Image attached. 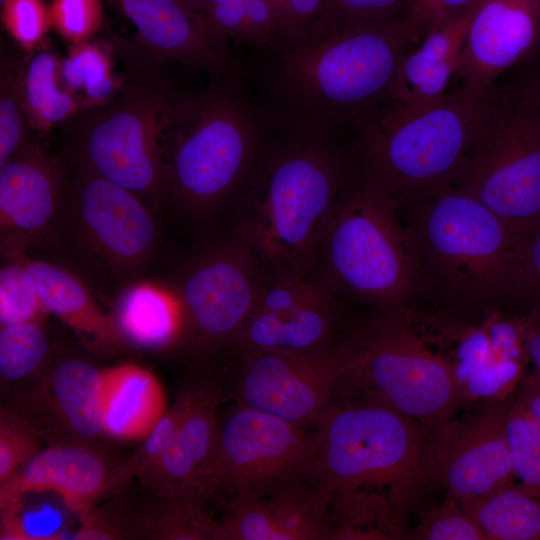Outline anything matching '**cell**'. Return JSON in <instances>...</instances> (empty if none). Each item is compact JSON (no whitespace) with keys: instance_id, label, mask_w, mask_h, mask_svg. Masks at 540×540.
Masks as SVG:
<instances>
[{"instance_id":"9c48e42d","label":"cell","mask_w":540,"mask_h":540,"mask_svg":"<svg viewBox=\"0 0 540 540\" xmlns=\"http://www.w3.org/2000/svg\"><path fill=\"white\" fill-rule=\"evenodd\" d=\"M523 237L540 229V109L527 89L496 92L452 186Z\"/></svg>"},{"instance_id":"6da1fadb","label":"cell","mask_w":540,"mask_h":540,"mask_svg":"<svg viewBox=\"0 0 540 540\" xmlns=\"http://www.w3.org/2000/svg\"><path fill=\"white\" fill-rule=\"evenodd\" d=\"M421 37L408 19L367 24L246 62L276 134L352 126L389 99L398 67Z\"/></svg>"},{"instance_id":"d6986e66","label":"cell","mask_w":540,"mask_h":540,"mask_svg":"<svg viewBox=\"0 0 540 540\" xmlns=\"http://www.w3.org/2000/svg\"><path fill=\"white\" fill-rule=\"evenodd\" d=\"M330 490L313 473L224 503L222 540H327Z\"/></svg>"},{"instance_id":"44dd1931","label":"cell","mask_w":540,"mask_h":540,"mask_svg":"<svg viewBox=\"0 0 540 540\" xmlns=\"http://www.w3.org/2000/svg\"><path fill=\"white\" fill-rule=\"evenodd\" d=\"M66 186L62 163L28 140L0 165L2 245L19 252L22 245L47 229Z\"/></svg>"},{"instance_id":"484cf974","label":"cell","mask_w":540,"mask_h":540,"mask_svg":"<svg viewBox=\"0 0 540 540\" xmlns=\"http://www.w3.org/2000/svg\"><path fill=\"white\" fill-rule=\"evenodd\" d=\"M166 411L164 389L152 371L136 364L104 369L102 421L106 436L142 439Z\"/></svg>"},{"instance_id":"2e32d148","label":"cell","mask_w":540,"mask_h":540,"mask_svg":"<svg viewBox=\"0 0 540 540\" xmlns=\"http://www.w3.org/2000/svg\"><path fill=\"white\" fill-rule=\"evenodd\" d=\"M76 167L72 209L81 236L117 270L140 265L152 251L157 233L142 198L82 166Z\"/></svg>"},{"instance_id":"ab89813d","label":"cell","mask_w":540,"mask_h":540,"mask_svg":"<svg viewBox=\"0 0 540 540\" xmlns=\"http://www.w3.org/2000/svg\"><path fill=\"white\" fill-rule=\"evenodd\" d=\"M51 27L71 46L87 42L103 27L101 0H52Z\"/></svg>"},{"instance_id":"cb8c5ba5","label":"cell","mask_w":540,"mask_h":540,"mask_svg":"<svg viewBox=\"0 0 540 540\" xmlns=\"http://www.w3.org/2000/svg\"><path fill=\"white\" fill-rule=\"evenodd\" d=\"M103 373L86 360L69 357L57 361L44 377L39 401L71 442L93 445L105 435Z\"/></svg>"},{"instance_id":"7c38bea8","label":"cell","mask_w":540,"mask_h":540,"mask_svg":"<svg viewBox=\"0 0 540 540\" xmlns=\"http://www.w3.org/2000/svg\"><path fill=\"white\" fill-rule=\"evenodd\" d=\"M260 266L240 238L200 256L175 289L183 310V338L201 348L234 345L265 280Z\"/></svg>"},{"instance_id":"f35d334b","label":"cell","mask_w":540,"mask_h":540,"mask_svg":"<svg viewBox=\"0 0 540 540\" xmlns=\"http://www.w3.org/2000/svg\"><path fill=\"white\" fill-rule=\"evenodd\" d=\"M39 449L36 428L16 413H0V485L6 483Z\"/></svg>"},{"instance_id":"ac0fdd59","label":"cell","mask_w":540,"mask_h":540,"mask_svg":"<svg viewBox=\"0 0 540 540\" xmlns=\"http://www.w3.org/2000/svg\"><path fill=\"white\" fill-rule=\"evenodd\" d=\"M540 44V0H481L469 25L455 76L462 88H494L505 71Z\"/></svg>"},{"instance_id":"7bdbcfd3","label":"cell","mask_w":540,"mask_h":540,"mask_svg":"<svg viewBox=\"0 0 540 540\" xmlns=\"http://www.w3.org/2000/svg\"><path fill=\"white\" fill-rule=\"evenodd\" d=\"M523 367L524 361L492 359L466 384L460 393V399L503 400L522 380Z\"/></svg>"},{"instance_id":"bcb514c9","label":"cell","mask_w":540,"mask_h":540,"mask_svg":"<svg viewBox=\"0 0 540 540\" xmlns=\"http://www.w3.org/2000/svg\"><path fill=\"white\" fill-rule=\"evenodd\" d=\"M533 322L527 320H495L486 328L492 348L493 359L525 361V338Z\"/></svg>"},{"instance_id":"1f68e13d","label":"cell","mask_w":540,"mask_h":540,"mask_svg":"<svg viewBox=\"0 0 540 540\" xmlns=\"http://www.w3.org/2000/svg\"><path fill=\"white\" fill-rule=\"evenodd\" d=\"M205 14L227 41L246 44L256 51L273 46V26L265 0H211Z\"/></svg>"},{"instance_id":"5b68a950","label":"cell","mask_w":540,"mask_h":540,"mask_svg":"<svg viewBox=\"0 0 540 540\" xmlns=\"http://www.w3.org/2000/svg\"><path fill=\"white\" fill-rule=\"evenodd\" d=\"M497 90L459 88L422 105L388 99L352 126L361 174L404 206L452 186Z\"/></svg>"},{"instance_id":"8d00e7d4","label":"cell","mask_w":540,"mask_h":540,"mask_svg":"<svg viewBox=\"0 0 540 540\" xmlns=\"http://www.w3.org/2000/svg\"><path fill=\"white\" fill-rule=\"evenodd\" d=\"M416 0H323L314 38L344 29L408 19Z\"/></svg>"},{"instance_id":"ba28073f","label":"cell","mask_w":540,"mask_h":540,"mask_svg":"<svg viewBox=\"0 0 540 540\" xmlns=\"http://www.w3.org/2000/svg\"><path fill=\"white\" fill-rule=\"evenodd\" d=\"M396 199L361 173L344 191L324 233L321 278L335 293L381 312L402 311L421 283L412 238Z\"/></svg>"},{"instance_id":"8fae6325","label":"cell","mask_w":540,"mask_h":540,"mask_svg":"<svg viewBox=\"0 0 540 540\" xmlns=\"http://www.w3.org/2000/svg\"><path fill=\"white\" fill-rule=\"evenodd\" d=\"M315 432L240 404L219 425L199 495L222 504L267 492L314 471Z\"/></svg>"},{"instance_id":"7dc6e473","label":"cell","mask_w":540,"mask_h":540,"mask_svg":"<svg viewBox=\"0 0 540 540\" xmlns=\"http://www.w3.org/2000/svg\"><path fill=\"white\" fill-rule=\"evenodd\" d=\"M478 0H416L408 16L421 39Z\"/></svg>"},{"instance_id":"d4e9b609","label":"cell","mask_w":540,"mask_h":540,"mask_svg":"<svg viewBox=\"0 0 540 540\" xmlns=\"http://www.w3.org/2000/svg\"><path fill=\"white\" fill-rule=\"evenodd\" d=\"M18 258L30 274L47 313L66 324L84 345L95 351L112 352L126 344L113 315L99 308L76 276L45 261Z\"/></svg>"},{"instance_id":"ffe728a7","label":"cell","mask_w":540,"mask_h":540,"mask_svg":"<svg viewBox=\"0 0 540 540\" xmlns=\"http://www.w3.org/2000/svg\"><path fill=\"white\" fill-rule=\"evenodd\" d=\"M117 462L93 445L62 442L41 449L0 485V516L18 514L27 493L54 492L77 514L101 496L118 491Z\"/></svg>"},{"instance_id":"ee69618b","label":"cell","mask_w":540,"mask_h":540,"mask_svg":"<svg viewBox=\"0 0 540 540\" xmlns=\"http://www.w3.org/2000/svg\"><path fill=\"white\" fill-rule=\"evenodd\" d=\"M323 0H283L281 17L274 29L273 46L304 43L314 38Z\"/></svg>"},{"instance_id":"4316f807","label":"cell","mask_w":540,"mask_h":540,"mask_svg":"<svg viewBox=\"0 0 540 540\" xmlns=\"http://www.w3.org/2000/svg\"><path fill=\"white\" fill-rule=\"evenodd\" d=\"M113 318L126 344L161 350L183 338L182 305L175 290L138 282L119 295Z\"/></svg>"},{"instance_id":"4dcf8cb0","label":"cell","mask_w":540,"mask_h":540,"mask_svg":"<svg viewBox=\"0 0 540 540\" xmlns=\"http://www.w3.org/2000/svg\"><path fill=\"white\" fill-rule=\"evenodd\" d=\"M112 52L109 42L91 39L71 46L60 61L62 81L78 99L82 111L103 106L116 97L121 76L113 72Z\"/></svg>"},{"instance_id":"c3c4849f","label":"cell","mask_w":540,"mask_h":540,"mask_svg":"<svg viewBox=\"0 0 540 540\" xmlns=\"http://www.w3.org/2000/svg\"><path fill=\"white\" fill-rule=\"evenodd\" d=\"M522 267L526 299L534 304L530 318L536 324L540 321V229L524 241Z\"/></svg>"},{"instance_id":"e0dca14e","label":"cell","mask_w":540,"mask_h":540,"mask_svg":"<svg viewBox=\"0 0 540 540\" xmlns=\"http://www.w3.org/2000/svg\"><path fill=\"white\" fill-rule=\"evenodd\" d=\"M110 1L135 25L139 42L159 60L178 62L210 76L248 77L246 62L235 57L206 14L192 11L177 0Z\"/></svg>"},{"instance_id":"f907efd6","label":"cell","mask_w":540,"mask_h":540,"mask_svg":"<svg viewBox=\"0 0 540 540\" xmlns=\"http://www.w3.org/2000/svg\"><path fill=\"white\" fill-rule=\"evenodd\" d=\"M530 327L525 338V351L527 358L532 360L536 371H540V325Z\"/></svg>"},{"instance_id":"74e56055","label":"cell","mask_w":540,"mask_h":540,"mask_svg":"<svg viewBox=\"0 0 540 540\" xmlns=\"http://www.w3.org/2000/svg\"><path fill=\"white\" fill-rule=\"evenodd\" d=\"M46 314L34 282L20 259L3 267L0 271L1 326L41 322Z\"/></svg>"},{"instance_id":"5bb4252c","label":"cell","mask_w":540,"mask_h":540,"mask_svg":"<svg viewBox=\"0 0 540 540\" xmlns=\"http://www.w3.org/2000/svg\"><path fill=\"white\" fill-rule=\"evenodd\" d=\"M335 292L308 273L264 280L253 313L234 343L242 356L307 351L330 345L337 319Z\"/></svg>"},{"instance_id":"4fadbf2b","label":"cell","mask_w":540,"mask_h":540,"mask_svg":"<svg viewBox=\"0 0 540 540\" xmlns=\"http://www.w3.org/2000/svg\"><path fill=\"white\" fill-rule=\"evenodd\" d=\"M241 358L237 403L301 426L320 419L343 381L341 345Z\"/></svg>"},{"instance_id":"f6af8a7d","label":"cell","mask_w":540,"mask_h":540,"mask_svg":"<svg viewBox=\"0 0 540 540\" xmlns=\"http://www.w3.org/2000/svg\"><path fill=\"white\" fill-rule=\"evenodd\" d=\"M492 359L486 328L471 329L463 335L455 361L450 363L459 396L466 384Z\"/></svg>"},{"instance_id":"681fc988","label":"cell","mask_w":540,"mask_h":540,"mask_svg":"<svg viewBox=\"0 0 540 540\" xmlns=\"http://www.w3.org/2000/svg\"><path fill=\"white\" fill-rule=\"evenodd\" d=\"M540 424V371L523 381L519 398Z\"/></svg>"},{"instance_id":"d590c367","label":"cell","mask_w":540,"mask_h":540,"mask_svg":"<svg viewBox=\"0 0 540 540\" xmlns=\"http://www.w3.org/2000/svg\"><path fill=\"white\" fill-rule=\"evenodd\" d=\"M48 354V340L41 322L1 326L0 375L5 382L20 381L35 373Z\"/></svg>"},{"instance_id":"8992f818","label":"cell","mask_w":540,"mask_h":540,"mask_svg":"<svg viewBox=\"0 0 540 540\" xmlns=\"http://www.w3.org/2000/svg\"><path fill=\"white\" fill-rule=\"evenodd\" d=\"M423 278L458 305L526 299L525 237L473 197L453 188L404 205Z\"/></svg>"},{"instance_id":"9a60e30c","label":"cell","mask_w":540,"mask_h":540,"mask_svg":"<svg viewBox=\"0 0 540 540\" xmlns=\"http://www.w3.org/2000/svg\"><path fill=\"white\" fill-rule=\"evenodd\" d=\"M505 411L478 414L435 425L425 440V470L460 503L514 484L505 437Z\"/></svg>"},{"instance_id":"f5cc1de1","label":"cell","mask_w":540,"mask_h":540,"mask_svg":"<svg viewBox=\"0 0 540 540\" xmlns=\"http://www.w3.org/2000/svg\"><path fill=\"white\" fill-rule=\"evenodd\" d=\"M188 9L205 14L208 0H177Z\"/></svg>"},{"instance_id":"f1b7e54d","label":"cell","mask_w":540,"mask_h":540,"mask_svg":"<svg viewBox=\"0 0 540 540\" xmlns=\"http://www.w3.org/2000/svg\"><path fill=\"white\" fill-rule=\"evenodd\" d=\"M460 504L488 540L540 539V499L520 486L513 484Z\"/></svg>"},{"instance_id":"7402d4cb","label":"cell","mask_w":540,"mask_h":540,"mask_svg":"<svg viewBox=\"0 0 540 540\" xmlns=\"http://www.w3.org/2000/svg\"><path fill=\"white\" fill-rule=\"evenodd\" d=\"M188 386L189 403L176 435L144 482L156 496H200V483L213 454L220 425L217 408L222 392L211 381Z\"/></svg>"},{"instance_id":"3957f363","label":"cell","mask_w":540,"mask_h":540,"mask_svg":"<svg viewBox=\"0 0 540 540\" xmlns=\"http://www.w3.org/2000/svg\"><path fill=\"white\" fill-rule=\"evenodd\" d=\"M247 78L210 76L196 92H180L169 133L165 194L206 215L241 196L277 134Z\"/></svg>"},{"instance_id":"d6a6232c","label":"cell","mask_w":540,"mask_h":540,"mask_svg":"<svg viewBox=\"0 0 540 540\" xmlns=\"http://www.w3.org/2000/svg\"><path fill=\"white\" fill-rule=\"evenodd\" d=\"M504 427L515 478L523 490L540 499V424L518 399L505 411Z\"/></svg>"},{"instance_id":"277c9868","label":"cell","mask_w":540,"mask_h":540,"mask_svg":"<svg viewBox=\"0 0 540 540\" xmlns=\"http://www.w3.org/2000/svg\"><path fill=\"white\" fill-rule=\"evenodd\" d=\"M123 64L121 86L109 103L80 112L69 125L76 165L158 203L165 195L167 151L181 91L165 63L140 43L114 37Z\"/></svg>"},{"instance_id":"603a6c76","label":"cell","mask_w":540,"mask_h":540,"mask_svg":"<svg viewBox=\"0 0 540 540\" xmlns=\"http://www.w3.org/2000/svg\"><path fill=\"white\" fill-rule=\"evenodd\" d=\"M480 1L427 33L415 50L407 52L394 77L389 99L408 105H422L447 93Z\"/></svg>"},{"instance_id":"30bf717a","label":"cell","mask_w":540,"mask_h":540,"mask_svg":"<svg viewBox=\"0 0 540 540\" xmlns=\"http://www.w3.org/2000/svg\"><path fill=\"white\" fill-rule=\"evenodd\" d=\"M341 348L342 385L413 421L437 425L460 400L450 363L424 345L403 310L382 312Z\"/></svg>"},{"instance_id":"83f0119b","label":"cell","mask_w":540,"mask_h":540,"mask_svg":"<svg viewBox=\"0 0 540 540\" xmlns=\"http://www.w3.org/2000/svg\"><path fill=\"white\" fill-rule=\"evenodd\" d=\"M21 92L29 127L40 132L66 123L82 111L62 81L60 60L44 45L23 59Z\"/></svg>"},{"instance_id":"7a4b0ae2","label":"cell","mask_w":540,"mask_h":540,"mask_svg":"<svg viewBox=\"0 0 540 540\" xmlns=\"http://www.w3.org/2000/svg\"><path fill=\"white\" fill-rule=\"evenodd\" d=\"M341 129L278 134L240 196L239 236L272 274L308 273L348 186Z\"/></svg>"},{"instance_id":"52a82bcc","label":"cell","mask_w":540,"mask_h":540,"mask_svg":"<svg viewBox=\"0 0 540 540\" xmlns=\"http://www.w3.org/2000/svg\"><path fill=\"white\" fill-rule=\"evenodd\" d=\"M314 425V473L330 490L332 509L398 514L428 477L426 438L381 402L333 403Z\"/></svg>"},{"instance_id":"816d5d0a","label":"cell","mask_w":540,"mask_h":540,"mask_svg":"<svg viewBox=\"0 0 540 540\" xmlns=\"http://www.w3.org/2000/svg\"><path fill=\"white\" fill-rule=\"evenodd\" d=\"M529 95L531 96L534 103L540 109V68L532 82L527 88Z\"/></svg>"},{"instance_id":"836d02e7","label":"cell","mask_w":540,"mask_h":540,"mask_svg":"<svg viewBox=\"0 0 540 540\" xmlns=\"http://www.w3.org/2000/svg\"><path fill=\"white\" fill-rule=\"evenodd\" d=\"M189 386L176 397L172 407L165 412L152 430L141 440L139 447L128 457L117 461L116 482L118 491L133 478L145 482L155 470L172 443L189 403Z\"/></svg>"},{"instance_id":"60d3db41","label":"cell","mask_w":540,"mask_h":540,"mask_svg":"<svg viewBox=\"0 0 540 540\" xmlns=\"http://www.w3.org/2000/svg\"><path fill=\"white\" fill-rule=\"evenodd\" d=\"M2 23L19 46L31 53L44 43L51 27L49 7L43 0H4Z\"/></svg>"},{"instance_id":"e575fe53","label":"cell","mask_w":540,"mask_h":540,"mask_svg":"<svg viewBox=\"0 0 540 540\" xmlns=\"http://www.w3.org/2000/svg\"><path fill=\"white\" fill-rule=\"evenodd\" d=\"M23 59L1 51L0 69V165L7 162L28 140L22 92Z\"/></svg>"},{"instance_id":"b9f144b4","label":"cell","mask_w":540,"mask_h":540,"mask_svg":"<svg viewBox=\"0 0 540 540\" xmlns=\"http://www.w3.org/2000/svg\"><path fill=\"white\" fill-rule=\"evenodd\" d=\"M414 538L423 540L487 539L460 502L450 494L438 508L422 520L414 533Z\"/></svg>"},{"instance_id":"db71d44e","label":"cell","mask_w":540,"mask_h":540,"mask_svg":"<svg viewBox=\"0 0 540 540\" xmlns=\"http://www.w3.org/2000/svg\"><path fill=\"white\" fill-rule=\"evenodd\" d=\"M4 0H0V3H2Z\"/></svg>"},{"instance_id":"f546056e","label":"cell","mask_w":540,"mask_h":540,"mask_svg":"<svg viewBox=\"0 0 540 540\" xmlns=\"http://www.w3.org/2000/svg\"><path fill=\"white\" fill-rule=\"evenodd\" d=\"M195 494L157 496L136 513V538L160 540H222L221 521L206 511Z\"/></svg>"}]
</instances>
